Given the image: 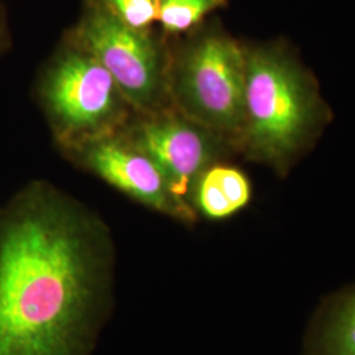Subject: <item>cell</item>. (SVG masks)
<instances>
[{"mask_svg":"<svg viewBox=\"0 0 355 355\" xmlns=\"http://www.w3.org/2000/svg\"><path fill=\"white\" fill-rule=\"evenodd\" d=\"M321 117L313 82L274 46L246 48L245 120L239 146L250 158L284 170Z\"/></svg>","mask_w":355,"mask_h":355,"instance_id":"obj_2","label":"cell"},{"mask_svg":"<svg viewBox=\"0 0 355 355\" xmlns=\"http://www.w3.org/2000/svg\"><path fill=\"white\" fill-rule=\"evenodd\" d=\"M67 38L110 73L136 114L170 107L171 58L152 29H135L98 0H86L79 21Z\"/></svg>","mask_w":355,"mask_h":355,"instance_id":"obj_5","label":"cell"},{"mask_svg":"<svg viewBox=\"0 0 355 355\" xmlns=\"http://www.w3.org/2000/svg\"><path fill=\"white\" fill-rule=\"evenodd\" d=\"M124 24L149 31L157 21V0H98Z\"/></svg>","mask_w":355,"mask_h":355,"instance_id":"obj_11","label":"cell"},{"mask_svg":"<svg viewBox=\"0 0 355 355\" xmlns=\"http://www.w3.org/2000/svg\"><path fill=\"white\" fill-rule=\"evenodd\" d=\"M252 200V184L249 178L234 166L217 162L196 179L191 204L196 214L208 220L230 218Z\"/></svg>","mask_w":355,"mask_h":355,"instance_id":"obj_8","label":"cell"},{"mask_svg":"<svg viewBox=\"0 0 355 355\" xmlns=\"http://www.w3.org/2000/svg\"><path fill=\"white\" fill-rule=\"evenodd\" d=\"M120 133L152 159L178 198L190 204L196 179L217 164L232 145L173 107L137 114Z\"/></svg>","mask_w":355,"mask_h":355,"instance_id":"obj_6","label":"cell"},{"mask_svg":"<svg viewBox=\"0 0 355 355\" xmlns=\"http://www.w3.org/2000/svg\"><path fill=\"white\" fill-rule=\"evenodd\" d=\"M92 174L130 199L184 224L196 221L190 203L179 199L152 159L119 132L67 150Z\"/></svg>","mask_w":355,"mask_h":355,"instance_id":"obj_7","label":"cell"},{"mask_svg":"<svg viewBox=\"0 0 355 355\" xmlns=\"http://www.w3.org/2000/svg\"><path fill=\"white\" fill-rule=\"evenodd\" d=\"M318 355H355V292L333 306L320 330Z\"/></svg>","mask_w":355,"mask_h":355,"instance_id":"obj_9","label":"cell"},{"mask_svg":"<svg viewBox=\"0 0 355 355\" xmlns=\"http://www.w3.org/2000/svg\"><path fill=\"white\" fill-rule=\"evenodd\" d=\"M246 48L217 28L183 45L168 69L170 107L237 145L245 120Z\"/></svg>","mask_w":355,"mask_h":355,"instance_id":"obj_4","label":"cell"},{"mask_svg":"<svg viewBox=\"0 0 355 355\" xmlns=\"http://www.w3.org/2000/svg\"><path fill=\"white\" fill-rule=\"evenodd\" d=\"M102 224L48 183L0 207V355H89L112 283Z\"/></svg>","mask_w":355,"mask_h":355,"instance_id":"obj_1","label":"cell"},{"mask_svg":"<svg viewBox=\"0 0 355 355\" xmlns=\"http://www.w3.org/2000/svg\"><path fill=\"white\" fill-rule=\"evenodd\" d=\"M12 37L8 26V16L7 10L3 1L0 0V58L11 49Z\"/></svg>","mask_w":355,"mask_h":355,"instance_id":"obj_12","label":"cell"},{"mask_svg":"<svg viewBox=\"0 0 355 355\" xmlns=\"http://www.w3.org/2000/svg\"><path fill=\"white\" fill-rule=\"evenodd\" d=\"M227 4L228 0H157V21L166 35H180Z\"/></svg>","mask_w":355,"mask_h":355,"instance_id":"obj_10","label":"cell"},{"mask_svg":"<svg viewBox=\"0 0 355 355\" xmlns=\"http://www.w3.org/2000/svg\"><path fill=\"white\" fill-rule=\"evenodd\" d=\"M36 99L66 150L121 132L132 107L114 78L69 38L41 70Z\"/></svg>","mask_w":355,"mask_h":355,"instance_id":"obj_3","label":"cell"}]
</instances>
